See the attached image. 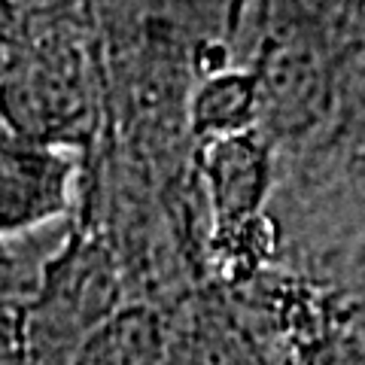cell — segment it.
Here are the masks:
<instances>
[{
  "instance_id": "cell-1",
  "label": "cell",
  "mask_w": 365,
  "mask_h": 365,
  "mask_svg": "<svg viewBox=\"0 0 365 365\" xmlns=\"http://www.w3.org/2000/svg\"><path fill=\"white\" fill-rule=\"evenodd\" d=\"M0 116L31 140L71 150L95 134L98 98L86 49L73 34H40L6 58L0 76Z\"/></svg>"
},
{
  "instance_id": "cell-2",
  "label": "cell",
  "mask_w": 365,
  "mask_h": 365,
  "mask_svg": "<svg viewBox=\"0 0 365 365\" xmlns=\"http://www.w3.org/2000/svg\"><path fill=\"white\" fill-rule=\"evenodd\" d=\"M122 274L98 237H76L46 262L40 287L21 314V359L71 365L83 341L119 311Z\"/></svg>"
},
{
  "instance_id": "cell-3",
  "label": "cell",
  "mask_w": 365,
  "mask_h": 365,
  "mask_svg": "<svg viewBox=\"0 0 365 365\" xmlns=\"http://www.w3.org/2000/svg\"><path fill=\"white\" fill-rule=\"evenodd\" d=\"M73 153L31 140L0 116V241L37 232L71 210Z\"/></svg>"
},
{
  "instance_id": "cell-4",
  "label": "cell",
  "mask_w": 365,
  "mask_h": 365,
  "mask_svg": "<svg viewBox=\"0 0 365 365\" xmlns=\"http://www.w3.org/2000/svg\"><path fill=\"white\" fill-rule=\"evenodd\" d=\"M204 153V177L210 186L213 207L222 220H247L265 201L271 165L268 146L250 128L207 140Z\"/></svg>"
},
{
  "instance_id": "cell-5",
  "label": "cell",
  "mask_w": 365,
  "mask_h": 365,
  "mask_svg": "<svg viewBox=\"0 0 365 365\" xmlns=\"http://www.w3.org/2000/svg\"><path fill=\"white\" fill-rule=\"evenodd\" d=\"M262 107V76L250 71L210 73L195 88L189 104V125L198 140L250 131Z\"/></svg>"
},
{
  "instance_id": "cell-6",
  "label": "cell",
  "mask_w": 365,
  "mask_h": 365,
  "mask_svg": "<svg viewBox=\"0 0 365 365\" xmlns=\"http://www.w3.org/2000/svg\"><path fill=\"white\" fill-rule=\"evenodd\" d=\"M162 326L146 304H122L73 353L71 365H158Z\"/></svg>"
},
{
  "instance_id": "cell-7",
  "label": "cell",
  "mask_w": 365,
  "mask_h": 365,
  "mask_svg": "<svg viewBox=\"0 0 365 365\" xmlns=\"http://www.w3.org/2000/svg\"><path fill=\"white\" fill-rule=\"evenodd\" d=\"M16 280H19V265H16L13 253L6 250V241H0V295L13 292Z\"/></svg>"
},
{
  "instance_id": "cell-8",
  "label": "cell",
  "mask_w": 365,
  "mask_h": 365,
  "mask_svg": "<svg viewBox=\"0 0 365 365\" xmlns=\"http://www.w3.org/2000/svg\"><path fill=\"white\" fill-rule=\"evenodd\" d=\"M6 58H9V52L0 46V76H4V67H6Z\"/></svg>"
}]
</instances>
